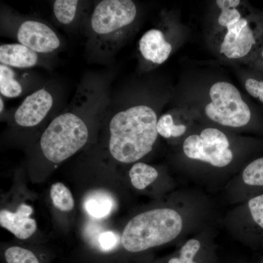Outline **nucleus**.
<instances>
[{"label":"nucleus","instance_id":"nucleus-7","mask_svg":"<svg viewBox=\"0 0 263 263\" xmlns=\"http://www.w3.org/2000/svg\"><path fill=\"white\" fill-rule=\"evenodd\" d=\"M218 226L207 227L188 240L179 251L180 263H220L216 243Z\"/></svg>","mask_w":263,"mask_h":263},{"label":"nucleus","instance_id":"nucleus-11","mask_svg":"<svg viewBox=\"0 0 263 263\" xmlns=\"http://www.w3.org/2000/svg\"><path fill=\"white\" fill-rule=\"evenodd\" d=\"M139 48L146 60L156 64L164 62L172 50L163 32L156 29H150L143 35L139 40Z\"/></svg>","mask_w":263,"mask_h":263},{"label":"nucleus","instance_id":"nucleus-23","mask_svg":"<svg viewBox=\"0 0 263 263\" xmlns=\"http://www.w3.org/2000/svg\"><path fill=\"white\" fill-rule=\"evenodd\" d=\"M245 87L251 95L254 97H259L263 103V81L248 78L245 82Z\"/></svg>","mask_w":263,"mask_h":263},{"label":"nucleus","instance_id":"nucleus-25","mask_svg":"<svg viewBox=\"0 0 263 263\" xmlns=\"http://www.w3.org/2000/svg\"><path fill=\"white\" fill-rule=\"evenodd\" d=\"M218 7L223 9L226 8H236L240 3L239 0H218L216 1Z\"/></svg>","mask_w":263,"mask_h":263},{"label":"nucleus","instance_id":"nucleus-1","mask_svg":"<svg viewBox=\"0 0 263 263\" xmlns=\"http://www.w3.org/2000/svg\"><path fill=\"white\" fill-rule=\"evenodd\" d=\"M157 115L145 105L117 113L110 123L109 150L118 161L129 163L152 150L158 135Z\"/></svg>","mask_w":263,"mask_h":263},{"label":"nucleus","instance_id":"nucleus-24","mask_svg":"<svg viewBox=\"0 0 263 263\" xmlns=\"http://www.w3.org/2000/svg\"><path fill=\"white\" fill-rule=\"evenodd\" d=\"M116 241L115 236L111 232L102 234L99 238V242L101 246L105 249L111 248L114 245Z\"/></svg>","mask_w":263,"mask_h":263},{"label":"nucleus","instance_id":"nucleus-16","mask_svg":"<svg viewBox=\"0 0 263 263\" xmlns=\"http://www.w3.org/2000/svg\"><path fill=\"white\" fill-rule=\"evenodd\" d=\"M50 197L54 206L62 211L71 210L74 206V201L69 189L60 182L52 185Z\"/></svg>","mask_w":263,"mask_h":263},{"label":"nucleus","instance_id":"nucleus-2","mask_svg":"<svg viewBox=\"0 0 263 263\" xmlns=\"http://www.w3.org/2000/svg\"><path fill=\"white\" fill-rule=\"evenodd\" d=\"M182 214L172 208L153 209L138 214L127 224L121 243L128 251H141L171 242L184 227Z\"/></svg>","mask_w":263,"mask_h":263},{"label":"nucleus","instance_id":"nucleus-13","mask_svg":"<svg viewBox=\"0 0 263 263\" xmlns=\"http://www.w3.org/2000/svg\"><path fill=\"white\" fill-rule=\"evenodd\" d=\"M255 43L252 31L247 24L242 29L239 35L230 43L222 42L220 52L229 58H240L244 56Z\"/></svg>","mask_w":263,"mask_h":263},{"label":"nucleus","instance_id":"nucleus-5","mask_svg":"<svg viewBox=\"0 0 263 263\" xmlns=\"http://www.w3.org/2000/svg\"><path fill=\"white\" fill-rule=\"evenodd\" d=\"M229 146L228 139L222 132L208 128L200 135L188 136L184 142L183 149L188 158L221 168L228 165L232 160L233 153Z\"/></svg>","mask_w":263,"mask_h":263},{"label":"nucleus","instance_id":"nucleus-9","mask_svg":"<svg viewBox=\"0 0 263 263\" xmlns=\"http://www.w3.org/2000/svg\"><path fill=\"white\" fill-rule=\"evenodd\" d=\"M51 94L44 89H39L25 97L16 110L14 119L22 127H33L46 116L53 105Z\"/></svg>","mask_w":263,"mask_h":263},{"label":"nucleus","instance_id":"nucleus-6","mask_svg":"<svg viewBox=\"0 0 263 263\" xmlns=\"http://www.w3.org/2000/svg\"><path fill=\"white\" fill-rule=\"evenodd\" d=\"M137 14L130 0H103L95 7L91 19L93 32L101 37L115 36L133 22Z\"/></svg>","mask_w":263,"mask_h":263},{"label":"nucleus","instance_id":"nucleus-21","mask_svg":"<svg viewBox=\"0 0 263 263\" xmlns=\"http://www.w3.org/2000/svg\"><path fill=\"white\" fill-rule=\"evenodd\" d=\"M175 125L173 124L172 116L170 114H164L159 119L157 123L158 133L165 138H169L174 131Z\"/></svg>","mask_w":263,"mask_h":263},{"label":"nucleus","instance_id":"nucleus-14","mask_svg":"<svg viewBox=\"0 0 263 263\" xmlns=\"http://www.w3.org/2000/svg\"><path fill=\"white\" fill-rule=\"evenodd\" d=\"M129 175L133 186L137 189H143L157 178L158 172L153 167L139 162L132 166Z\"/></svg>","mask_w":263,"mask_h":263},{"label":"nucleus","instance_id":"nucleus-29","mask_svg":"<svg viewBox=\"0 0 263 263\" xmlns=\"http://www.w3.org/2000/svg\"><path fill=\"white\" fill-rule=\"evenodd\" d=\"M262 56L263 57V52H262Z\"/></svg>","mask_w":263,"mask_h":263},{"label":"nucleus","instance_id":"nucleus-17","mask_svg":"<svg viewBox=\"0 0 263 263\" xmlns=\"http://www.w3.org/2000/svg\"><path fill=\"white\" fill-rule=\"evenodd\" d=\"M112 199L107 194L95 192L88 199L86 208L92 216L101 217L107 215L112 206Z\"/></svg>","mask_w":263,"mask_h":263},{"label":"nucleus","instance_id":"nucleus-12","mask_svg":"<svg viewBox=\"0 0 263 263\" xmlns=\"http://www.w3.org/2000/svg\"><path fill=\"white\" fill-rule=\"evenodd\" d=\"M38 60L37 53L20 43L5 44L0 46L1 64L25 68L35 65Z\"/></svg>","mask_w":263,"mask_h":263},{"label":"nucleus","instance_id":"nucleus-10","mask_svg":"<svg viewBox=\"0 0 263 263\" xmlns=\"http://www.w3.org/2000/svg\"><path fill=\"white\" fill-rule=\"evenodd\" d=\"M32 212V208L25 204L20 205L14 213L2 210L0 212V226L10 231L19 239H27L37 228L36 221L29 217Z\"/></svg>","mask_w":263,"mask_h":263},{"label":"nucleus","instance_id":"nucleus-3","mask_svg":"<svg viewBox=\"0 0 263 263\" xmlns=\"http://www.w3.org/2000/svg\"><path fill=\"white\" fill-rule=\"evenodd\" d=\"M88 131L76 114L65 113L55 118L42 134L40 146L49 161L60 163L69 158L86 144Z\"/></svg>","mask_w":263,"mask_h":263},{"label":"nucleus","instance_id":"nucleus-20","mask_svg":"<svg viewBox=\"0 0 263 263\" xmlns=\"http://www.w3.org/2000/svg\"><path fill=\"white\" fill-rule=\"evenodd\" d=\"M5 257L7 263H39L32 252L19 246L8 248L5 251Z\"/></svg>","mask_w":263,"mask_h":263},{"label":"nucleus","instance_id":"nucleus-19","mask_svg":"<svg viewBox=\"0 0 263 263\" xmlns=\"http://www.w3.org/2000/svg\"><path fill=\"white\" fill-rule=\"evenodd\" d=\"M243 183L251 187L263 186V158L257 159L244 169L241 176Z\"/></svg>","mask_w":263,"mask_h":263},{"label":"nucleus","instance_id":"nucleus-22","mask_svg":"<svg viewBox=\"0 0 263 263\" xmlns=\"http://www.w3.org/2000/svg\"><path fill=\"white\" fill-rule=\"evenodd\" d=\"M241 18V14L236 8H224L221 9L218 22L221 25L227 27L237 22Z\"/></svg>","mask_w":263,"mask_h":263},{"label":"nucleus","instance_id":"nucleus-8","mask_svg":"<svg viewBox=\"0 0 263 263\" xmlns=\"http://www.w3.org/2000/svg\"><path fill=\"white\" fill-rule=\"evenodd\" d=\"M17 38L19 43L36 53H50L60 46L56 33L46 24L36 20L22 22L18 29Z\"/></svg>","mask_w":263,"mask_h":263},{"label":"nucleus","instance_id":"nucleus-27","mask_svg":"<svg viewBox=\"0 0 263 263\" xmlns=\"http://www.w3.org/2000/svg\"><path fill=\"white\" fill-rule=\"evenodd\" d=\"M4 107V103L1 97H0V112L1 113Z\"/></svg>","mask_w":263,"mask_h":263},{"label":"nucleus","instance_id":"nucleus-4","mask_svg":"<svg viewBox=\"0 0 263 263\" xmlns=\"http://www.w3.org/2000/svg\"><path fill=\"white\" fill-rule=\"evenodd\" d=\"M211 102L205 108L206 115L222 125L232 127L244 126L249 122L251 113L240 92L233 85L219 81L209 90Z\"/></svg>","mask_w":263,"mask_h":263},{"label":"nucleus","instance_id":"nucleus-18","mask_svg":"<svg viewBox=\"0 0 263 263\" xmlns=\"http://www.w3.org/2000/svg\"><path fill=\"white\" fill-rule=\"evenodd\" d=\"M78 1L56 0L53 4V11L57 20L63 24L71 23L75 18Z\"/></svg>","mask_w":263,"mask_h":263},{"label":"nucleus","instance_id":"nucleus-26","mask_svg":"<svg viewBox=\"0 0 263 263\" xmlns=\"http://www.w3.org/2000/svg\"><path fill=\"white\" fill-rule=\"evenodd\" d=\"M168 263H180L178 257H175L170 258Z\"/></svg>","mask_w":263,"mask_h":263},{"label":"nucleus","instance_id":"nucleus-15","mask_svg":"<svg viewBox=\"0 0 263 263\" xmlns=\"http://www.w3.org/2000/svg\"><path fill=\"white\" fill-rule=\"evenodd\" d=\"M0 92L3 95L13 98L22 92L20 84L15 78V73L9 66L0 65Z\"/></svg>","mask_w":263,"mask_h":263},{"label":"nucleus","instance_id":"nucleus-28","mask_svg":"<svg viewBox=\"0 0 263 263\" xmlns=\"http://www.w3.org/2000/svg\"><path fill=\"white\" fill-rule=\"evenodd\" d=\"M232 263H244V262H242V261H237Z\"/></svg>","mask_w":263,"mask_h":263}]
</instances>
